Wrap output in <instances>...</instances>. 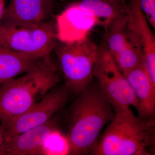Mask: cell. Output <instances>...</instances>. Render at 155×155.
I'll return each mask as SVG.
<instances>
[{"label":"cell","instance_id":"1","mask_svg":"<svg viewBox=\"0 0 155 155\" xmlns=\"http://www.w3.org/2000/svg\"><path fill=\"white\" fill-rule=\"evenodd\" d=\"M92 82L78 95L71 106L66 136L70 155L91 154L102 130L115 115L98 83Z\"/></svg>","mask_w":155,"mask_h":155},{"label":"cell","instance_id":"2","mask_svg":"<svg viewBox=\"0 0 155 155\" xmlns=\"http://www.w3.org/2000/svg\"><path fill=\"white\" fill-rule=\"evenodd\" d=\"M62 79L51 55L40 59L22 75L0 86V125L5 130L11 120L41 100Z\"/></svg>","mask_w":155,"mask_h":155},{"label":"cell","instance_id":"3","mask_svg":"<svg viewBox=\"0 0 155 155\" xmlns=\"http://www.w3.org/2000/svg\"><path fill=\"white\" fill-rule=\"evenodd\" d=\"M114 114L91 155L154 154V118L135 116L130 107Z\"/></svg>","mask_w":155,"mask_h":155},{"label":"cell","instance_id":"4","mask_svg":"<svg viewBox=\"0 0 155 155\" xmlns=\"http://www.w3.org/2000/svg\"><path fill=\"white\" fill-rule=\"evenodd\" d=\"M98 46L88 37L72 42L58 41L53 52L71 93L78 95L92 81Z\"/></svg>","mask_w":155,"mask_h":155},{"label":"cell","instance_id":"5","mask_svg":"<svg viewBox=\"0 0 155 155\" xmlns=\"http://www.w3.org/2000/svg\"><path fill=\"white\" fill-rule=\"evenodd\" d=\"M58 42L55 20L31 26L0 24V45L38 58L51 55Z\"/></svg>","mask_w":155,"mask_h":155},{"label":"cell","instance_id":"6","mask_svg":"<svg viewBox=\"0 0 155 155\" xmlns=\"http://www.w3.org/2000/svg\"><path fill=\"white\" fill-rule=\"evenodd\" d=\"M98 51L93 75L107 96L114 111L136 108L137 100L127 78L119 69L103 39Z\"/></svg>","mask_w":155,"mask_h":155},{"label":"cell","instance_id":"7","mask_svg":"<svg viewBox=\"0 0 155 155\" xmlns=\"http://www.w3.org/2000/svg\"><path fill=\"white\" fill-rule=\"evenodd\" d=\"M103 39L124 75L143 61L141 46L128 26L126 12L124 16L106 29Z\"/></svg>","mask_w":155,"mask_h":155},{"label":"cell","instance_id":"8","mask_svg":"<svg viewBox=\"0 0 155 155\" xmlns=\"http://www.w3.org/2000/svg\"><path fill=\"white\" fill-rule=\"evenodd\" d=\"M71 93L65 84L57 85L41 100L9 123L5 140L48 122L66 104Z\"/></svg>","mask_w":155,"mask_h":155},{"label":"cell","instance_id":"9","mask_svg":"<svg viewBox=\"0 0 155 155\" xmlns=\"http://www.w3.org/2000/svg\"><path fill=\"white\" fill-rule=\"evenodd\" d=\"M55 22L58 41L63 42H72L86 38L97 25L94 17L75 0L56 17Z\"/></svg>","mask_w":155,"mask_h":155},{"label":"cell","instance_id":"10","mask_svg":"<svg viewBox=\"0 0 155 155\" xmlns=\"http://www.w3.org/2000/svg\"><path fill=\"white\" fill-rule=\"evenodd\" d=\"M56 0H11L0 24L14 26L38 25L51 20Z\"/></svg>","mask_w":155,"mask_h":155},{"label":"cell","instance_id":"11","mask_svg":"<svg viewBox=\"0 0 155 155\" xmlns=\"http://www.w3.org/2000/svg\"><path fill=\"white\" fill-rule=\"evenodd\" d=\"M58 122L54 116L48 122L11 137L4 142L2 155H33L43 153L45 143L57 131Z\"/></svg>","mask_w":155,"mask_h":155},{"label":"cell","instance_id":"12","mask_svg":"<svg viewBox=\"0 0 155 155\" xmlns=\"http://www.w3.org/2000/svg\"><path fill=\"white\" fill-rule=\"evenodd\" d=\"M127 24L137 38L142 49L145 67L155 84V37L142 11L139 0H129L125 6Z\"/></svg>","mask_w":155,"mask_h":155},{"label":"cell","instance_id":"13","mask_svg":"<svg viewBox=\"0 0 155 155\" xmlns=\"http://www.w3.org/2000/svg\"><path fill=\"white\" fill-rule=\"evenodd\" d=\"M133 90L137 100L138 116L154 119L155 114V84L153 83L143 61L125 75Z\"/></svg>","mask_w":155,"mask_h":155},{"label":"cell","instance_id":"14","mask_svg":"<svg viewBox=\"0 0 155 155\" xmlns=\"http://www.w3.org/2000/svg\"><path fill=\"white\" fill-rule=\"evenodd\" d=\"M41 59L21 54L0 45V86L24 74Z\"/></svg>","mask_w":155,"mask_h":155},{"label":"cell","instance_id":"15","mask_svg":"<svg viewBox=\"0 0 155 155\" xmlns=\"http://www.w3.org/2000/svg\"><path fill=\"white\" fill-rule=\"evenodd\" d=\"M94 17L97 26L105 30L125 14V6L114 0H75Z\"/></svg>","mask_w":155,"mask_h":155},{"label":"cell","instance_id":"16","mask_svg":"<svg viewBox=\"0 0 155 155\" xmlns=\"http://www.w3.org/2000/svg\"><path fill=\"white\" fill-rule=\"evenodd\" d=\"M140 5L151 27L155 28V0H139Z\"/></svg>","mask_w":155,"mask_h":155},{"label":"cell","instance_id":"17","mask_svg":"<svg viewBox=\"0 0 155 155\" xmlns=\"http://www.w3.org/2000/svg\"><path fill=\"white\" fill-rule=\"evenodd\" d=\"M5 138V130L2 125H0V155H2L1 148L4 144Z\"/></svg>","mask_w":155,"mask_h":155},{"label":"cell","instance_id":"18","mask_svg":"<svg viewBox=\"0 0 155 155\" xmlns=\"http://www.w3.org/2000/svg\"><path fill=\"white\" fill-rule=\"evenodd\" d=\"M5 8V0H0V22L2 19Z\"/></svg>","mask_w":155,"mask_h":155},{"label":"cell","instance_id":"19","mask_svg":"<svg viewBox=\"0 0 155 155\" xmlns=\"http://www.w3.org/2000/svg\"><path fill=\"white\" fill-rule=\"evenodd\" d=\"M114 1H117V2L122 3V4L125 5V4H127V0H114Z\"/></svg>","mask_w":155,"mask_h":155}]
</instances>
